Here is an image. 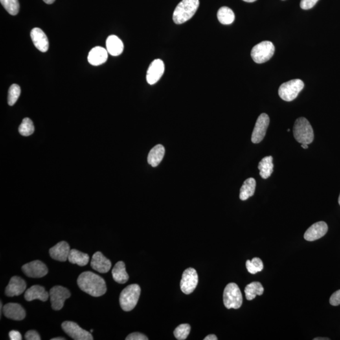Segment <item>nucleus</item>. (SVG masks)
<instances>
[{"label": "nucleus", "instance_id": "9d476101", "mask_svg": "<svg viewBox=\"0 0 340 340\" xmlns=\"http://www.w3.org/2000/svg\"><path fill=\"white\" fill-rule=\"evenodd\" d=\"M199 277L197 271L188 268L183 272L181 282V290L185 295H190L195 291L198 284Z\"/></svg>", "mask_w": 340, "mask_h": 340}, {"label": "nucleus", "instance_id": "b1692460", "mask_svg": "<svg viewBox=\"0 0 340 340\" xmlns=\"http://www.w3.org/2000/svg\"><path fill=\"white\" fill-rule=\"evenodd\" d=\"M112 273L113 280L118 284H125L128 281L129 277L126 272V265L122 261L116 263Z\"/></svg>", "mask_w": 340, "mask_h": 340}, {"label": "nucleus", "instance_id": "cd10ccee", "mask_svg": "<svg viewBox=\"0 0 340 340\" xmlns=\"http://www.w3.org/2000/svg\"><path fill=\"white\" fill-rule=\"evenodd\" d=\"M264 292V289L261 284L258 282H251V284L247 285L245 287V295L247 299L251 300L256 297V295H262Z\"/></svg>", "mask_w": 340, "mask_h": 340}, {"label": "nucleus", "instance_id": "7c9ffc66", "mask_svg": "<svg viewBox=\"0 0 340 340\" xmlns=\"http://www.w3.org/2000/svg\"><path fill=\"white\" fill-rule=\"evenodd\" d=\"M1 5L10 15H16L19 14L20 5L19 0H0Z\"/></svg>", "mask_w": 340, "mask_h": 340}, {"label": "nucleus", "instance_id": "f3484780", "mask_svg": "<svg viewBox=\"0 0 340 340\" xmlns=\"http://www.w3.org/2000/svg\"><path fill=\"white\" fill-rule=\"evenodd\" d=\"M27 284L21 277L14 276L11 278L9 284L5 289V295L8 297L18 296L25 291Z\"/></svg>", "mask_w": 340, "mask_h": 340}, {"label": "nucleus", "instance_id": "a18cd8bd", "mask_svg": "<svg viewBox=\"0 0 340 340\" xmlns=\"http://www.w3.org/2000/svg\"><path fill=\"white\" fill-rule=\"evenodd\" d=\"M245 2H248V3H253V2L256 1V0H243Z\"/></svg>", "mask_w": 340, "mask_h": 340}, {"label": "nucleus", "instance_id": "a19ab883", "mask_svg": "<svg viewBox=\"0 0 340 340\" xmlns=\"http://www.w3.org/2000/svg\"><path fill=\"white\" fill-rule=\"evenodd\" d=\"M45 2V3L47 4H52L54 3L55 1V0H43Z\"/></svg>", "mask_w": 340, "mask_h": 340}, {"label": "nucleus", "instance_id": "de8ad7c7", "mask_svg": "<svg viewBox=\"0 0 340 340\" xmlns=\"http://www.w3.org/2000/svg\"><path fill=\"white\" fill-rule=\"evenodd\" d=\"M339 203L340 205V197H339Z\"/></svg>", "mask_w": 340, "mask_h": 340}, {"label": "nucleus", "instance_id": "4c0bfd02", "mask_svg": "<svg viewBox=\"0 0 340 340\" xmlns=\"http://www.w3.org/2000/svg\"><path fill=\"white\" fill-rule=\"evenodd\" d=\"M25 339L27 340H40L41 337L36 331H28L25 335Z\"/></svg>", "mask_w": 340, "mask_h": 340}, {"label": "nucleus", "instance_id": "dca6fc26", "mask_svg": "<svg viewBox=\"0 0 340 340\" xmlns=\"http://www.w3.org/2000/svg\"><path fill=\"white\" fill-rule=\"evenodd\" d=\"M33 43L37 49L41 52H45L49 49V40L43 30L40 28H34L30 32Z\"/></svg>", "mask_w": 340, "mask_h": 340}, {"label": "nucleus", "instance_id": "f704fd0d", "mask_svg": "<svg viewBox=\"0 0 340 340\" xmlns=\"http://www.w3.org/2000/svg\"><path fill=\"white\" fill-rule=\"evenodd\" d=\"M319 0H301L300 1V8L303 10H309L315 6Z\"/></svg>", "mask_w": 340, "mask_h": 340}, {"label": "nucleus", "instance_id": "09e8293b", "mask_svg": "<svg viewBox=\"0 0 340 340\" xmlns=\"http://www.w3.org/2000/svg\"><path fill=\"white\" fill-rule=\"evenodd\" d=\"M93 330H91V333L93 332Z\"/></svg>", "mask_w": 340, "mask_h": 340}, {"label": "nucleus", "instance_id": "412c9836", "mask_svg": "<svg viewBox=\"0 0 340 340\" xmlns=\"http://www.w3.org/2000/svg\"><path fill=\"white\" fill-rule=\"evenodd\" d=\"M108 51L105 48L95 47L90 51L88 56V61L91 65L99 66L106 62L108 59Z\"/></svg>", "mask_w": 340, "mask_h": 340}, {"label": "nucleus", "instance_id": "72a5a7b5", "mask_svg": "<svg viewBox=\"0 0 340 340\" xmlns=\"http://www.w3.org/2000/svg\"><path fill=\"white\" fill-rule=\"evenodd\" d=\"M190 326L188 324H182L174 331V335L177 340H186L190 332Z\"/></svg>", "mask_w": 340, "mask_h": 340}, {"label": "nucleus", "instance_id": "37998d69", "mask_svg": "<svg viewBox=\"0 0 340 340\" xmlns=\"http://www.w3.org/2000/svg\"><path fill=\"white\" fill-rule=\"evenodd\" d=\"M65 339H64V338H61V337H59V338H54V339H52L51 340H65Z\"/></svg>", "mask_w": 340, "mask_h": 340}, {"label": "nucleus", "instance_id": "7ed1b4c3", "mask_svg": "<svg viewBox=\"0 0 340 340\" xmlns=\"http://www.w3.org/2000/svg\"><path fill=\"white\" fill-rule=\"evenodd\" d=\"M294 136L299 143L309 144L314 140V132L310 123L304 117L295 120L293 128Z\"/></svg>", "mask_w": 340, "mask_h": 340}, {"label": "nucleus", "instance_id": "2f4dec72", "mask_svg": "<svg viewBox=\"0 0 340 340\" xmlns=\"http://www.w3.org/2000/svg\"><path fill=\"white\" fill-rule=\"evenodd\" d=\"M19 131L20 134L23 136L32 135L34 132V126L32 120L29 118H24L19 127Z\"/></svg>", "mask_w": 340, "mask_h": 340}, {"label": "nucleus", "instance_id": "5701e85b", "mask_svg": "<svg viewBox=\"0 0 340 340\" xmlns=\"http://www.w3.org/2000/svg\"><path fill=\"white\" fill-rule=\"evenodd\" d=\"M165 149L161 144H158L150 151L148 157V162L153 167H157L163 160Z\"/></svg>", "mask_w": 340, "mask_h": 340}, {"label": "nucleus", "instance_id": "e433bc0d", "mask_svg": "<svg viewBox=\"0 0 340 340\" xmlns=\"http://www.w3.org/2000/svg\"><path fill=\"white\" fill-rule=\"evenodd\" d=\"M330 302L333 306H337L340 305V290L336 291L331 296Z\"/></svg>", "mask_w": 340, "mask_h": 340}, {"label": "nucleus", "instance_id": "ea45409f", "mask_svg": "<svg viewBox=\"0 0 340 340\" xmlns=\"http://www.w3.org/2000/svg\"><path fill=\"white\" fill-rule=\"evenodd\" d=\"M204 340H217L218 338L215 335H209L204 338Z\"/></svg>", "mask_w": 340, "mask_h": 340}, {"label": "nucleus", "instance_id": "1a4fd4ad", "mask_svg": "<svg viewBox=\"0 0 340 340\" xmlns=\"http://www.w3.org/2000/svg\"><path fill=\"white\" fill-rule=\"evenodd\" d=\"M62 328L67 334L75 340H93L91 332L83 330L78 324L73 321H65L62 323Z\"/></svg>", "mask_w": 340, "mask_h": 340}, {"label": "nucleus", "instance_id": "aec40b11", "mask_svg": "<svg viewBox=\"0 0 340 340\" xmlns=\"http://www.w3.org/2000/svg\"><path fill=\"white\" fill-rule=\"evenodd\" d=\"M49 297V293L45 291V287L38 285L33 286L28 289L24 295L25 299L28 302L32 301L35 299H39L41 301H47Z\"/></svg>", "mask_w": 340, "mask_h": 340}, {"label": "nucleus", "instance_id": "423d86ee", "mask_svg": "<svg viewBox=\"0 0 340 340\" xmlns=\"http://www.w3.org/2000/svg\"><path fill=\"white\" fill-rule=\"evenodd\" d=\"M304 87V82L301 80L295 79L283 83L278 89V95L283 100L291 102L297 98Z\"/></svg>", "mask_w": 340, "mask_h": 340}, {"label": "nucleus", "instance_id": "49530a36", "mask_svg": "<svg viewBox=\"0 0 340 340\" xmlns=\"http://www.w3.org/2000/svg\"><path fill=\"white\" fill-rule=\"evenodd\" d=\"M0 304H1V307H0V308H0V309H1V311H0V314H1H1H2V308H3V306H2V302H1V303H0Z\"/></svg>", "mask_w": 340, "mask_h": 340}, {"label": "nucleus", "instance_id": "58836bf2", "mask_svg": "<svg viewBox=\"0 0 340 340\" xmlns=\"http://www.w3.org/2000/svg\"><path fill=\"white\" fill-rule=\"evenodd\" d=\"M9 337L10 340H22V335L19 331L13 330L9 333Z\"/></svg>", "mask_w": 340, "mask_h": 340}, {"label": "nucleus", "instance_id": "473e14b6", "mask_svg": "<svg viewBox=\"0 0 340 340\" xmlns=\"http://www.w3.org/2000/svg\"><path fill=\"white\" fill-rule=\"evenodd\" d=\"M21 89L19 85L13 84L10 87L8 91V104L10 106H13L17 101L18 100L20 95H21Z\"/></svg>", "mask_w": 340, "mask_h": 340}, {"label": "nucleus", "instance_id": "4468645a", "mask_svg": "<svg viewBox=\"0 0 340 340\" xmlns=\"http://www.w3.org/2000/svg\"><path fill=\"white\" fill-rule=\"evenodd\" d=\"M328 225L323 221L314 224L305 232L304 239L306 241H314L323 237L328 232Z\"/></svg>", "mask_w": 340, "mask_h": 340}, {"label": "nucleus", "instance_id": "6ab92c4d", "mask_svg": "<svg viewBox=\"0 0 340 340\" xmlns=\"http://www.w3.org/2000/svg\"><path fill=\"white\" fill-rule=\"evenodd\" d=\"M70 250L69 245L67 242L61 241L49 249V254L54 260L65 262L68 260Z\"/></svg>", "mask_w": 340, "mask_h": 340}, {"label": "nucleus", "instance_id": "f257e3e1", "mask_svg": "<svg viewBox=\"0 0 340 340\" xmlns=\"http://www.w3.org/2000/svg\"><path fill=\"white\" fill-rule=\"evenodd\" d=\"M77 283L81 290L93 297H100L107 292V285L104 278L93 272H83L79 276Z\"/></svg>", "mask_w": 340, "mask_h": 340}, {"label": "nucleus", "instance_id": "f8f14e48", "mask_svg": "<svg viewBox=\"0 0 340 340\" xmlns=\"http://www.w3.org/2000/svg\"><path fill=\"white\" fill-rule=\"evenodd\" d=\"M24 273L28 277L41 278L48 273V269L41 261L35 260L27 263L22 267Z\"/></svg>", "mask_w": 340, "mask_h": 340}, {"label": "nucleus", "instance_id": "9b49d317", "mask_svg": "<svg viewBox=\"0 0 340 340\" xmlns=\"http://www.w3.org/2000/svg\"><path fill=\"white\" fill-rule=\"evenodd\" d=\"M269 123L270 118L267 114L262 113L259 116L252 133L251 141L253 143H260L262 141L266 135Z\"/></svg>", "mask_w": 340, "mask_h": 340}, {"label": "nucleus", "instance_id": "bb28decb", "mask_svg": "<svg viewBox=\"0 0 340 340\" xmlns=\"http://www.w3.org/2000/svg\"><path fill=\"white\" fill-rule=\"evenodd\" d=\"M256 181L253 178L246 180L240 189V198L241 201H246L253 196L255 192Z\"/></svg>", "mask_w": 340, "mask_h": 340}, {"label": "nucleus", "instance_id": "c85d7f7f", "mask_svg": "<svg viewBox=\"0 0 340 340\" xmlns=\"http://www.w3.org/2000/svg\"><path fill=\"white\" fill-rule=\"evenodd\" d=\"M217 16L219 23L223 25H229L233 23L235 19L233 11L227 6H223L219 8Z\"/></svg>", "mask_w": 340, "mask_h": 340}, {"label": "nucleus", "instance_id": "39448f33", "mask_svg": "<svg viewBox=\"0 0 340 340\" xmlns=\"http://www.w3.org/2000/svg\"><path fill=\"white\" fill-rule=\"evenodd\" d=\"M224 304L227 309H239L243 303V296L238 285L230 283L225 287L223 294Z\"/></svg>", "mask_w": 340, "mask_h": 340}, {"label": "nucleus", "instance_id": "6e6552de", "mask_svg": "<svg viewBox=\"0 0 340 340\" xmlns=\"http://www.w3.org/2000/svg\"><path fill=\"white\" fill-rule=\"evenodd\" d=\"M71 293L68 289L62 286H54L49 291V297L52 309L61 310L65 300L70 297Z\"/></svg>", "mask_w": 340, "mask_h": 340}, {"label": "nucleus", "instance_id": "0eeeda50", "mask_svg": "<svg viewBox=\"0 0 340 340\" xmlns=\"http://www.w3.org/2000/svg\"><path fill=\"white\" fill-rule=\"evenodd\" d=\"M275 52V46L272 42L263 41L254 46L251 56L254 62L262 64L269 61Z\"/></svg>", "mask_w": 340, "mask_h": 340}, {"label": "nucleus", "instance_id": "20e7f679", "mask_svg": "<svg viewBox=\"0 0 340 340\" xmlns=\"http://www.w3.org/2000/svg\"><path fill=\"white\" fill-rule=\"evenodd\" d=\"M141 295V287L137 284H132L122 291L120 295V306L124 311L128 312L135 308Z\"/></svg>", "mask_w": 340, "mask_h": 340}, {"label": "nucleus", "instance_id": "a211bd4d", "mask_svg": "<svg viewBox=\"0 0 340 340\" xmlns=\"http://www.w3.org/2000/svg\"><path fill=\"white\" fill-rule=\"evenodd\" d=\"M91 267L99 273H105L111 270L112 263L101 252L97 251L92 256Z\"/></svg>", "mask_w": 340, "mask_h": 340}, {"label": "nucleus", "instance_id": "79ce46f5", "mask_svg": "<svg viewBox=\"0 0 340 340\" xmlns=\"http://www.w3.org/2000/svg\"><path fill=\"white\" fill-rule=\"evenodd\" d=\"M330 339H328V338H316V339H314V340H330Z\"/></svg>", "mask_w": 340, "mask_h": 340}, {"label": "nucleus", "instance_id": "c9c22d12", "mask_svg": "<svg viewBox=\"0 0 340 340\" xmlns=\"http://www.w3.org/2000/svg\"><path fill=\"white\" fill-rule=\"evenodd\" d=\"M126 340H148V338L141 333H133L127 336Z\"/></svg>", "mask_w": 340, "mask_h": 340}, {"label": "nucleus", "instance_id": "c756f323", "mask_svg": "<svg viewBox=\"0 0 340 340\" xmlns=\"http://www.w3.org/2000/svg\"><path fill=\"white\" fill-rule=\"evenodd\" d=\"M246 266L248 271L251 274H255L257 272H261L263 269V264L262 260L259 258H254L251 261L247 260L246 262Z\"/></svg>", "mask_w": 340, "mask_h": 340}, {"label": "nucleus", "instance_id": "393cba45", "mask_svg": "<svg viewBox=\"0 0 340 340\" xmlns=\"http://www.w3.org/2000/svg\"><path fill=\"white\" fill-rule=\"evenodd\" d=\"M258 168L260 170V175L263 179H267L273 173V158L272 156L265 157L261 160L258 164Z\"/></svg>", "mask_w": 340, "mask_h": 340}, {"label": "nucleus", "instance_id": "4be33fe9", "mask_svg": "<svg viewBox=\"0 0 340 340\" xmlns=\"http://www.w3.org/2000/svg\"><path fill=\"white\" fill-rule=\"evenodd\" d=\"M107 50L112 56H117L122 53L124 50V44L117 36L112 35L107 39Z\"/></svg>", "mask_w": 340, "mask_h": 340}, {"label": "nucleus", "instance_id": "c03bdc74", "mask_svg": "<svg viewBox=\"0 0 340 340\" xmlns=\"http://www.w3.org/2000/svg\"><path fill=\"white\" fill-rule=\"evenodd\" d=\"M301 147L302 148H304V149H308V144H301Z\"/></svg>", "mask_w": 340, "mask_h": 340}, {"label": "nucleus", "instance_id": "ddd939ff", "mask_svg": "<svg viewBox=\"0 0 340 340\" xmlns=\"http://www.w3.org/2000/svg\"><path fill=\"white\" fill-rule=\"evenodd\" d=\"M164 72V64L161 59H157L151 63L146 74V80L152 85L157 83L163 76Z\"/></svg>", "mask_w": 340, "mask_h": 340}, {"label": "nucleus", "instance_id": "a878e982", "mask_svg": "<svg viewBox=\"0 0 340 340\" xmlns=\"http://www.w3.org/2000/svg\"><path fill=\"white\" fill-rule=\"evenodd\" d=\"M90 256L87 253H83L77 249L70 250L68 260L73 264H77L79 266L83 267L89 262Z\"/></svg>", "mask_w": 340, "mask_h": 340}, {"label": "nucleus", "instance_id": "f03ea898", "mask_svg": "<svg viewBox=\"0 0 340 340\" xmlns=\"http://www.w3.org/2000/svg\"><path fill=\"white\" fill-rule=\"evenodd\" d=\"M199 4V0H182L173 12V22L182 24L189 21L196 13Z\"/></svg>", "mask_w": 340, "mask_h": 340}, {"label": "nucleus", "instance_id": "2eb2a0df", "mask_svg": "<svg viewBox=\"0 0 340 340\" xmlns=\"http://www.w3.org/2000/svg\"><path fill=\"white\" fill-rule=\"evenodd\" d=\"M3 315L9 319L15 321H22L26 317L25 309L21 304L17 303H8L3 306Z\"/></svg>", "mask_w": 340, "mask_h": 340}]
</instances>
